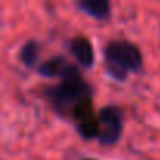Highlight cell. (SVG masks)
<instances>
[{
    "label": "cell",
    "instance_id": "cell-1",
    "mask_svg": "<svg viewBox=\"0 0 160 160\" xmlns=\"http://www.w3.org/2000/svg\"><path fill=\"white\" fill-rule=\"evenodd\" d=\"M41 96L58 116L74 124L83 140H98L99 119L93 101L94 88L80 71L53 85L42 87Z\"/></svg>",
    "mask_w": 160,
    "mask_h": 160
},
{
    "label": "cell",
    "instance_id": "cell-4",
    "mask_svg": "<svg viewBox=\"0 0 160 160\" xmlns=\"http://www.w3.org/2000/svg\"><path fill=\"white\" fill-rule=\"evenodd\" d=\"M68 50L77 61V64L83 69H91L96 61L94 46L91 39L85 35H75L68 41Z\"/></svg>",
    "mask_w": 160,
    "mask_h": 160
},
{
    "label": "cell",
    "instance_id": "cell-6",
    "mask_svg": "<svg viewBox=\"0 0 160 160\" xmlns=\"http://www.w3.org/2000/svg\"><path fill=\"white\" fill-rule=\"evenodd\" d=\"M75 8L88 18L104 22L112 18V3L108 0H77Z\"/></svg>",
    "mask_w": 160,
    "mask_h": 160
},
{
    "label": "cell",
    "instance_id": "cell-3",
    "mask_svg": "<svg viewBox=\"0 0 160 160\" xmlns=\"http://www.w3.org/2000/svg\"><path fill=\"white\" fill-rule=\"evenodd\" d=\"M124 110L116 104H108L101 107L98 112L99 119V133L98 141L102 146H115L122 137L124 132Z\"/></svg>",
    "mask_w": 160,
    "mask_h": 160
},
{
    "label": "cell",
    "instance_id": "cell-5",
    "mask_svg": "<svg viewBox=\"0 0 160 160\" xmlns=\"http://www.w3.org/2000/svg\"><path fill=\"white\" fill-rule=\"evenodd\" d=\"M78 71H80L78 66L71 63L63 55H55L52 58H47L42 63H39V66L36 68V72L39 75L47 77V78H58V80L66 78Z\"/></svg>",
    "mask_w": 160,
    "mask_h": 160
},
{
    "label": "cell",
    "instance_id": "cell-2",
    "mask_svg": "<svg viewBox=\"0 0 160 160\" xmlns=\"http://www.w3.org/2000/svg\"><path fill=\"white\" fill-rule=\"evenodd\" d=\"M104 69L116 82H126L132 75L141 71L143 68V53L140 47L126 39H110L102 50Z\"/></svg>",
    "mask_w": 160,
    "mask_h": 160
},
{
    "label": "cell",
    "instance_id": "cell-7",
    "mask_svg": "<svg viewBox=\"0 0 160 160\" xmlns=\"http://www.w3.org/2000/svg\"><path fill=\"white\" fill-rule=\"evenodd\" d=\"M19 60L25 68L36 69L39 66V44L36 39H27L21 50H19Z\"/></svg>",
    "mask_w": 160,
    "mask_h": 160
}]
</instances>
